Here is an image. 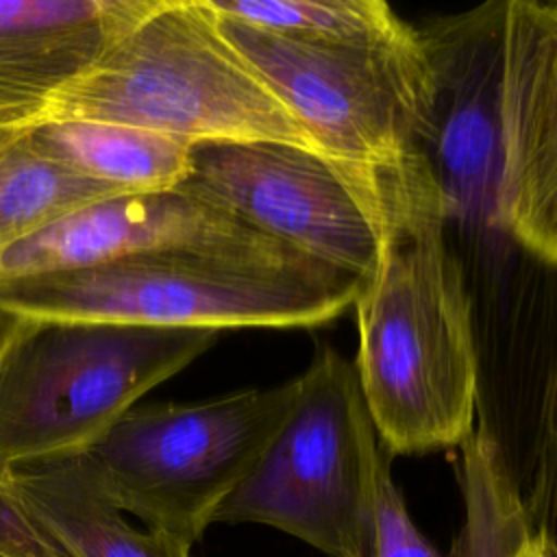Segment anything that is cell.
I'll return each mask as SVG.
<instances>
[{
    "label": "cell",
    "instance_id": "cell-1",
    "mask_svg": "<svg viewBox=\"0 0 557 557\" xmlns=\"http://www.w3.org/2000/svg\"><path fill=\"white\" fill-rule=\"evenodd\" d=\"M348 168L379 231L374 268L352 302L368 413L392 455L459 446L474 431L479 350L446 198L420 152Z\"/></svg>",
    "mask_w": 557,
    "mask_h": 557
},
{
    "label": "cell",
    "instance_id": "cell-2",
    "mask_svg": "<svg viewBox=\"0 0 557 557\" xmlns=\"http://www.w3.org/2000/svg\"><path fill=\"white\" fill-rule=\"evenodd\" d=\"M57 122L133 126L194 148L274 141L322 154L207 0H161L54 98L39 126Z\"/></svg>",
    "mask_w": 557,
    "mask_h": 557
},
{
    "label": "cell",
    "instance_id": "cell-3",
    "mask_svg": "<svg viewBox=\"0 0 557 557\" xmlns=\"http://www.w3.org/2000/svg\"><path fill=\"white\" fill-rule=\"evenodd\" d=\"M359 278L320 263L152 252L89 268L0 278V307L37 320L183 329L318 326L352 307Z\"/></svg>",
    "mask_w": 557,
    "mask_h": 557
},
{
    "label": "cell",
    "instance_id": "cell-4",
    "mask_svg": "<svg viewBox=\"0 0 557 557\" xmlns=\"http://www.w3.org/2000/svg\"><path fill=\"white\" fill-rule=\"evenodd\" d=\"M220 331L37 320L0 357V468L89 450Z\"/></svg>",
    "mask_w": 557,
    "mask_h": 557
},
{
    "label": "cell",
    "instance_id": "cell-5",
    "mask_svg": "<svg viewBox=\"0 0 557 557\" xmlns=\"http://www.w3.org/2000/svg\"><path fill=\"white\" fill-rule=\"evenodd\" d=\"M379 442L355 363L318 346L294 405L213 522L268 524L329 557H372Z\"/></svg>",
    "mask_w": 557,
    "mask_h": 557
},
{
    "label": "cell",
    "instance_id": "cell-6",
    "mask_svg": "<svg viewBox=\"0 0 557 557\" xmlns=\"http://www.w3.org/2000/svg\"><path fill=\"white\" fill-rule=\"evenodd\" d=\"M298 394V379L196 405H135L85 450L109 498L191 548L250 472Z\"/></svg>",
    "mask_w": 557,
    "mask_h": 557
},
{
    "label": "cell",
    "instance_id": "cell-7",
    "mask_svg": "<svg viewBox=\"0 0 557 557\" xmlns=\"http://www.w3.org/2000/svg\"><path fill=\"white\" fill-rule=\"evenodd\" d=\"M220 24L326 159L379 168L418 152L431 87L418 26L398 41L346 46L281 37L224 17Z\"/></svg>",
    "mask_w": 557,
    "mask_h": 557
},
{
    "label": "cell",
    "instance_id": "cell-8",
    "mask_svg": "<svg viewBox=\"0 0 557 557\" xmlns=\"http://www.w3.org/2000/svg\"><path fill=\"white\" fill-rule=\"evenodd\" d=\"M189 187L315 263L363 281L379 231L348 165L274 141L194 148Z\"/></svg>",
    "mask_w": 557,
    "mask_h": 557
},
{
    "label": "cell",
    "instance_id": "cell-9",
    "mask_svg": "<svg viewBox=\"0 0 557 557\" xmlns=\"http://www.w3.org/2000/svg\"><path fill=\"white\" fill-rule=\"evenodd\" d=\"M505 2L420 26L431 87L416 150L448 205V220L498 228Z\"/></svg>",
    "mask_w": 557,
    "mask_h": 557
},
{
    "label": "cell",
    "instance_id": "cell-10",
    "mask_svg": "<svg viewBox=\"0 0 557 557\" xmlns=\"http://www.w3.org/2000/svg\"><path fill=\"white\" fill-rule=\"evenodd\" d=\"M152 252H202L263 263H315L255 231L187 183L94 202L0 257V278L89 268ZM322 265V263H320Z\"/></svg>",
    "mask_w": 557,
    "mask_h": 557
},
{
    "label": "cell",
    "instance_id": "cell-11",
    "mask_svg": "<svg viewBox=\"0 0 557 557\" xmlns=\"http://www.w3.org/2000/svg\"><path fill=\"white\" fill-rule=\"evenodd\" d=\"M498 224L557 268V2L507 0Z\"/></svg>",
    "mask_w": 557,
    "mask_h": 557
},
{
    "label": "cell",
    "instance_id": "cell-12",
    "mask_svg": "<svg viewBox=\"0 0 557 557\" xmlns=\"http://www.w3.org/2000/svg\"><path fill=\"white\" fill-rule=\"evenodd\" d=\"M161 0H0V133L37 128L54 98Z\"/></svg>",
    "mask_w": 557,
    "mask_h": 557
},
{
    "label": "cell",
    "instance_id": "cell-13",
    "mask_svg": "<svg viewBox=\"0 0 557 557\" xmlns=\"http://www.w3.org/2000/svg\"><path fill=\"white\" fill-rule=\"evenodd\" d=\"M0 474L76 557H191L181 542L133 527L87 453L22 461L0 468Z\"/></svg>",
    "mask_w": 557,
    "mask_h": 557
},
{
    "label": "cell",
    "instance_id": "cell-14",
    "mask_svg": "<svg viewBox=\"0 0 557 557\" xmlns=\"http://www.w3.org/2000/svg\"><path fill=\"white\" fill-rule=\"evenodd\" d=\"M30 135L50 159L124 194L178 187L194 168V146L144 128L57 122L30 128Z\"/></svg>",
    "mask_w": 557,
    "mask_h": 557
},
{
    "label": "cell",
    "instance_id": "cell-15",
    "mask_svg": "<svg viewBox=\"0 0 557 557\" xmlns=\"http://www.w3.org/2000/svg\"><path fill=\"white\" fill-rule=\"evenodd\" d=\"M120 194L50 159L30 131L0 133V257L59 220Z\"/></svg>",
    "mask_w": 557,
    "mask_h": 557
},
{
    "label": "cell",
    "instance_id": "cell-16",
    "mask_svg": "<svg viewBox=\"0 0 557 557\" xmlns=\"http://www.w3.org/2000/svg\"><path fill=\"white\" fill-rule=\"evenodd\" d=\"M224 20L281 37L379 46L405 39L413 26L381 0H207Z\"/></svg>",
    "mask_w": 557,
    "mask_h": 557
},
{
    "label": "cell",
    "instance_id": "cell-17",
    "mask_svg": "<svg viewBox=\"0 0 557 557\" xmlns=\"http://www.w3.org/2000/svg\"><path fill=\"white\" fill-rule=\"evenodd\" d=\"M520 505L531 535H544L557 550V368L527 453Z\"/></svg>",
    "mask_w": 557,
    "mask_h": 557
},
{
    "label": "cell",
    "instance_id": "cell-18",
    "mask_svg": "<svg viewBox=\"0 0 557 557\" xmlns=\"http://www.w3.org/2000/svg\"><path fill=\"white\" fill-rule=\"evenodd\" d=\"M372 557H444L411 520L392 476V453L383 442L372 463Z\"/></svg>",
    "mask_w": 557,
    "mask_h": 557
},
{
    "label": "cell",
    "instance_id": "cell-19",
    "mask_svg": "<svg viewBox=\"0 0 557 557\" xmlns=\"http://www.w3.org/2000/svg\"><path fill=\"white\" fill-rule=\"evenodd\" d=\"M0 557H76L0 474Z\"/></svg>",
    "mask_w": 557,
    "mask_h": 557
},
{
    "label": "cell",
    "instance_id": "cell-20",
    "mask_svg": "<svg viewBox=\"0 0 557 557\" xmlns=\"http://www.w3.org/2000/svg\"><path fill=\"white\" fill-rule=\"evenodd\" d=\"M28 322H30V318L17 315V313L7 311V309L0 307V357L24 333Z\"/></svg>",
    "mask_w": 557,
    "mask_h": 557
},
{
    "label": "cell",
    "instance_id": "cell-21",
    "mask_svg": "<svg viewBox=\"0 0 557 557\" xmlns=\"http://www.w3.org/2000/svg\"><path fill=\"white\" fill-rule=\"evenodd\" d=\"M513 557H557V550L553 548V544L544 535L535 533V535H529L518 546Z\"/></svg>",
    "mask_w": 557,
    "mask_h": 557
}]
</instances>
